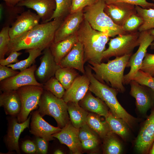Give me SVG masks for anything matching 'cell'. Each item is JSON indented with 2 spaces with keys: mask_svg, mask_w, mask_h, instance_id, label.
Wrapping results in <instances>:
<instances>
[{
  "mask_svg": "<svg viewBox=\"0 0 154 154\" xmlns=\"http://www.w3.org/2000/svg\"><path fill=\"white\" fill-rule=\"evenodd\" d=\"M44 90L48 91L59 98H62L66 90L60 82L53 76L43 84Z\"/></svg>",
  "mask_w": 154,
  "mask_h": 154,
  "instance_id": "35",
  "label": "cell"
},
{
  "mask_svg": "<svg viewBox=\"0 0 154 154\" xmlns=\"http://www.w3.org/2000/svg\"><path fill=\"white\" fill-rule=\"evenodd\" d=\"M143 23L142 19L137 12L130 16L126 20L122 27L126 32L128 33H133L137 31Z\"/></svg>",
  "mask_w": 154,
  "mask_h": 154,
  "instance_id": "36",
  "label": "cell"
},
{
  "mask_svg": "<svg viewBox=\"0 0 154 154\" xmlns=\"http://www.w3.org/2000/svg\"><path fill=\"white\" fill-rule=\"evenodd\" d=\"M10 27H3L0 32V59L5 58L11 38L9 34Z\"/></svg>",
  "mask_w": 154,
  "mask_h": 154,
  "instance_id": "37",
  "label": "cell"
},
{
  "mask_svg": "<svg viewBox=\"0 0 154 154\" xmlns=\"http://www.w3.org/2000/svg\"><path fill=\"white\" fill-rule=\"evenodd\" d=\"M149 153L151 154H154V142L149 151Z\"/></svg>",
  "mask_w": 154,
  "mask_h": 154,
  "instance_id": "49",
  "label": "cell"
},
{
  "mask_svg": "<svg viewBox=\"0 0 154 154\" xmlns=\"http://www.w3.org/2000/svg\"><path fill=\"white\" fill-rule=\"evenodd\" d=\"M154 142V109L146 120L137 138L135 148L140 153H148Z\"/></svg>",
  "mask_w": 154,
  "mask_h": 154,
  "instance_id": "18",
  "label": "cell"
},
{
  "mask_svg": "<svg viewBox=\"0 0 154 154\" xmlns=\"http://www.w3.org/2000/svg\"><path fill=\"white\" fill-rule=\"evenodd\" d=\"M148 31L150 34L154 37V29L149 30Z\"/></svg>",
  "mask_w": 154,
  "mask_h": 154,
  "instance_id": "51",
  "label": "cell"
},
{
  "mask_svg": "<svg viewBox=\"0 0 154 154\" xmlns=\"http://www.w3.org/2000/svg\"><path fill=\"white\" fill-rule=\"evenodd\" d=\"M40 17L30 10L25 11L17 17L10 27L9 34L11 39L16 38L39 24Z\"/></svg>",
  "mask_w": 154,
  "mask_h": 154,
  "instance_id": "11",
  "label": "cell"
},
{
  "mask_svg": "<svg viewBox=\"0 0 154 154\" xmlns=\"http://www.w3.org/2000/svg\"><path fill=\"white\" fill-rule=\"evenodd\" d=\"M105 119L112 132L123 139H126L128 135V130L127 124L122 119L116 117L110 112Z\"/></svg>",
  "mask_w": 154,
  "mask_h": 154,
  "instance_id": "29",
  "label": "cell"
},
{
  "mask_svg": "<svg viewBox=\"0 0 154 154\" xmlns=\"http://www.w3.org/2000/svg\"><path fill=\"white\" fill-rule=\"evenodd\" d=\"M150 46L151 49H154V41L152 42Z\"/></svg>",
  "mask_w": 154,
  "mask_h": 154,
  "instance_id": "52",
  "label": "cell"
},
{
  "mask_svg": "<svg viewBox=\"0 0 154 154\" xmlns=\"http://www.w3.org/2000/svg\"><path fill=\"white\" fill-rule=\"evenodd\" d=\"M40 58V64L35 71L36 76L39 82L44 84L54 76L60 67L56 62L50 47L43 50Z\"/></svg>",
  "mask_w": 154,
  "mask_h": 154,
  "instance_id": "16",
  "label": "cell"
},
{
  "mask_svg": "<svg viewBox=\"0 0 154 154\" xmlns=\"http://www.w3.org/2000/svg\"><path fill=\"white\" fill-rule=\"evenodd\" d=\"M38 107L37 110L42 117L47 115L53 117L61 129L69 121L67 103L48 91L44 90Z\"/></svg>",
  "mask_w": 154,
  "mask_h": 154,
  "instance_id": "6",
  "label": "cell"
},
{
  "mask_svg": "<svg viewBox=\"0 0 154 154\" xmlns=\"http://www.w3.org/2000/svg\"><path fill=\"white\" fill-rule=\"evenodd\" d=\"M78 41L77 33L65 39L52 44L50 48L57 64L59 65L61 59Z\"/></svg>",
  "mask_w": 154,
  "mask_h": 154,
  "instance_id": "25",
  "label": "cell"
},
{
  "mask_svg": "<svg viewBox=\"0 0 154 154\" xmlns=\"http://www.w3.org/2000/svg\"><path fill=\"white\" fill-rule=\"evenodd\" d=\"M78 41L82 44L84 52V62L100 64L103 60L102 54L110 37L107 34L92 28L85 19L77 32Z\"/></svg>",
  "mask_w": 154,
  "mask_h": 154,
  "instance_id": "2",
  "label": "cell"
},
{
  "mask_svg": "<svg viewBox=\"0 0 154 154\" xmlns=\"http://www.w3.org/2000/svg\"><path fill=\"white\" fill-rule=\"evenodd\" d=\"M140 70L154 77V54L146 53Z\"/></svg>",
  "mask_w": 154,
  "mask_h": 154,
  "instance_id": "39",
  "label": "cell"
},
{
  "mask_svg": "<svg viewBox=\"0 0 154 154\" xmlns=\"http://www.w3.org/2000/svg\"><path fill=\"white\" fill-rule=\"evenodd\" d=\"M42 49L38 48L26 49L25 52L29 54L27 58L16 63L10 64L7 66L14 70H19L20 71L23 70L34 64L36 58L42 54Z\"/></svg>",
  "mask_w": 154,
  "mask_h": 154,
  "instance_id": "31",
  "label": "cell"
},
{
  "mask_svg": "<svg viewBox=\"0 0 154 154\" xmlns=\"http://www.w3.org/2000/svg\"><path fill=\"white\" fill-rule=\"evenodd\" d=\"M0 106L3 108L6 115L17 117L21 112V104L17 90L3 92L0 95Z\"/></svg>",
  "mask_w": 154,
  "mask_h": 154,
  "instance_id": "23",
  "label": "cell"
},
{
  "mask_svg": "<svg viewBox=\"0 0 154 154\" xmlns=\"http://www.w3.org/2000/svg\"><path fill=\"white\" fill-rule=\"evenodd\" d=\"M147 0H104L106 5L118 2H123L138 5L146 9L152 8L154 4L148 2Z\"/></svg>",
  "mask_w": 154,
  "mask_h": 154,
  "instance_id": "40",
  "label": "cell"
},
{
  "mask_svg": "<svg viewBox=\"0 0 154 154\" xmlns=\"http://www.w3.org/2000/svg\"><path fill=\"white\" fill-rule=\"evenodd\" d=\"M37 68L34 64L29 68L20 72L15 75L0 81V90L2 92L17 90L19 88L28 85L43 87V84L37 80L35 73Z\"/></svg>",
  "mask_w": 154,
  "mask_h": 154,
  "instance_id": "10",
  "label": "cell"
},
{
  "mask_svg": "<svg viewBox=\"0 0 154 154\" xmlns=\"http://www.w3.org/2000/svg\"><path fill=\"white\" fill-rule=\"evenodd\" d=\"M90 84V79L85 74L79 75L66 90L62 98L67 103H79L89 90Z\"/></svg>",
  "mask_w": 154,
  "mask_h": 154,
  "instance_id": "21",
  "label": "cell"
},
{
  "mask_svg": "<svg viewBox=\"0 0 154 154\" xmlns=\"http://www.w3.org/2000/svg\"><path fill=\"white\" fill-rule=\"evenodd\" d=\"M104 11L114 23L121 27L130 16L137 13L135 5L123 2L106 5Z\"/></svg>",
  "mask_w": 154,
  "mask_h": 154,
  "instance_id": "20",
  "label": "cell"
},
{
  "mask_svg": "<svg viewBox=\"0 0 154 154\" xmlns=\"http://www.w3.org/2000/svg\"><path fill=\"white\" fill-rule=\"evenodd\" d=\"M79 102L80 106L85 110L105 118L109 113L108 108L105 103L98 97L93 96L89 90Z\"/></svg>",
  "mask_w": 154,
  "mask_h": 154,
  "instance_id": "24",
  "label": "cell"
},
{
  "mask_svg": "<svg viewBox=\"0 0 154 154\" xmlns=\"http://www.w3.org/2000/svg\"><path fill=\"white\" fill-rule=\"evenodd\" d=\"M133 80L141 85L149 87L154 92V77L139 70Z\"/></svg>",
  "mask_w": 154,
  "mask_h": 154,
  "instance_id": "38",
  "label": "cell"
},
{
  "mask_svg": "<svg viewBox=\"0 0 154 154\" xmlns=\"http://www.w3.org/2000/svg\"><path fill=\"white\" fill-rule=\"evenodd\" d=\"M76 70L72 68L60 67L55 72L54 76L66 90L70 87L75 79L79 75Z\"/></svg>",
  "mask_w": 154,
  "mask_h": 154,
  "instance_id": "28",
  "label": "cell"
},
{
  "mask_svg": "<svg viewBox=\"0 0 154 154\" xmlns=\"http://www.w3.org/2000/svg\"><path fill=\"white\" fill-rule=\"evenodd\" d=\"M19 72L7 66L0 65V81L13 77Z\"/></svg>",
  "mask_w": 154,
  "mask_h": 154,
  "instance_id": "43",
  "label": "cell"
},
{
  "mask_svg": "<svg viewBox=\"0 0 154 154\" xmlns=\"http://www.w3.org/2000/svg\"><path fill=\"white\" fill-rule=\"evenodd\" d=\"M139 40V47L136 52L131 55L126 66V67H130V70L124 76V84H129L140 69L147 48L154 41V37L150 34L148 31H143L140 32Z\"/></svg>",
  "mask_w": 154,
  "mask_h": 154,
  "instance_id": "9",
  "label": "cell"
},
{
  "mask_svg": "<svg viewBox=\"0 0 154 154\" xmlns=\"http://www.w3.org/2000/svg\"><path fill=\"white\" fill-rule=\"evenodd\" d=\"M22 54V52L17 51L11 52L7 58L0 59V65L7 66L10 64L18 62L19 61L18 59V58Z\"/></svg>",
  "mask_w": 154,
  "mask_h": 154,
  "instance_id": "44",
  "label": "cell"
},
{
  "mask_svg": "<svg viewBox=\"0 0 154 154\" xmlns=\"http://www.w3.org/2000/svg\"><path fill=\"white\" fill-rule=\"evenodd\" d=\"M0 6V12H4L5 16L3 27H10L18 16L25 11L23 7L11 6L5 2L1 3Z\"/></svg>",
  "mask_w": 154,
  "mask_h": 154,
  "instance_id": "30",
  "label": "cell"
},
{
  "mask_svg": "<svg viewBox=\"0 0 154 154\" xmlns=\"http://www.w3.org/2000/svg\"><path fill=\"white\" fill-rule=\"evenodd\" d=\"M152 1H153L154 2V0H152Z\"/></svg>",
  "mask_w": 154,
  "mask_h": 154,
  "instance_id": "54",
  "label": "cell"
},
{
  "mask_svg": "<svg viewBox=\"0 0 154 154\" xmlns=\"http://www.w3.org/2000/svg\"><path fill=\"white\" fill-rule=\"evenodd\" d=\"M132 54L116 57L106 63L96 64L89 62L88 64L94 73V77L102 83H107L121 92L125 91L123 85L124 72Z\"/></svg>",
  "mask_w": 154,
  "mask_h": 154,
  "instance_id": "4",
  "label": "cell"
},
{
  "mask_svg": "<svg viewBox=\"0 0 154 154\" xmlns=\"http://www.w3.org/2000/svg\"><path fill=\"white\" fill-rule=\"evenodd\" d=\"M137 13L142 18L143 23L138 31L139 32L154 29V9L143 8L135 5Z\"/></svg>",
  "mask_w": 154,
  "mask_h": 154,
  "instance_id": "32",
  "label": "cell"
},
{
  "mask_svg": "<svg viewBox=\"0 0 154 154\" xmlns=\"http://www.w3.org/2000/svg\"><path fill=\"white\" fill-rule=\"evenodd\" d=\"M63 20L56 19L40 23L16 38L11 39L6 54L14 51L38 48L43 50L54 42L56 32Z\"/></svg>",
  "mask_w": 154,
  "mask_h": 154,
  "instance_id": "1",
  "label": "cell"
},
{
  "mask_svg": "<svg viewBox=\"0 0 154 154\" xmlns=\"http://www.w3.org/2000/svg\"><path fill=\"white\" fill-rule=\"evenodd\" d=\"M56 7L51 18L64 20L70 12L72 0H55Z\"/></svg>",
  "mask_w": 154,
  "mask_h": 154,
  "instance_id": "34",
  "label": "cell"
},
{
  "mask_svg": "<svg viewBox=\"0 0 154 154\" xmlns=\"http://www.w3.org/2000/svg\"><path fill=\"white\" fill-rule=\"evenodd\" d=\"M129 84L131 86L130 94L135 98L137 108L141 113H146L154 102V92L149 87L133 80Z\"/></svg>",
  "mask_w": 154,
  "mask_h": 154,
  "instance_id": "14",
  "label": "cell"
},
{
  "mask_svg": "<svg viewBox=\"0 0 154 154\" xmlns=\"http://www.w3.org/2000/svg\"><path fill=\"white\" fill-rule=\"evenodd\" d=\"M152 9H154V4H153V5L152 7Z\"/></svg>",
  "mask_w": 154,
  "mask_h": 154,
  "instance_id": "53",
  "label": "cell"
},
{
  "mask_svg": "<svg viewBox=\"0 0 154 154\" xmlns=\"http://www.w3.org/2000/svg\"><path fill=\"white\" fill-rule=\"evenodd\" d=\"M30 132L36 137L43 138L48 141L54 139L52 135L60 131L61 129L49 124L42 118L37 110L31 114Z\"/></svg>",
  "mask_w": 154,
  "mask_h": 154,
  "instance_id": "17",
  "label": "cell"
},
{
  "mask_svg": "<svg viewBox=\"0 0 154 154\" xmlns=\"http://www.w3.org/2000/svg\"><path fill=\"white\" fill-rule=\"evenodd\" d=\"M44 90L43 87L35 85L24 86L17 90L21 104V112L17 117L19 123L25 121L30 112L38 106Z\"/></svg>",
  "mask_w": 154,
  "mask_h": 154,
  "instance_id": "8",
  "label": "cell"
},
{
  "mask_svg": "<svg viewBox=\"0 0 154 154\" xmlns=\"http://www.w3.org/2000/svg\"><path fill=\"white\" fill-rule=\"evenodd\" d=\"M97 135L86 123L79 128V136L81 142L89 139L98 138Z\"/></svg>",
  "mask_w": 154,
  "mask_h": 154,
  "instance_id": "41",
  "label": "cell"
},
{
  "mask_svg": "<svg viewBox=\"0 0 154 154\" xmlns=\"http://www.w3.org/2000/svg\"><path fill=\"white\" fill-rule=\"evenodd\" d=\"M67 104L71 122L74 127L79 129L86 123L88 113L79 105V103L70 102Z\"/></svg>",
  "mask_w": 154,
  "mask_h": 154,
  "instance_id": "26",
  "label": "cell"
},
{
  "mask_svg": "<svg viewBox=\"0 0 154 154\" xmlns=\"http://www.w3.org/2000/svg\"><path fill=\"white\" fill-rule=\"evenodd\" d=\"M85 74L90 82L89 90L105 103L114 116L122 119L127 125L131 127L136 119L128 113L119 103L116 97L118 91L97 80L88 65L85 66Z\"/></svg>",
  "mask_w": 154,
  "mask_h": 154,
  "instance_id": "3",
  "label": "cell"
},
{
  "mask_svg": "<svg viewBox=\"0 0 154 154\" xmlns=\"http://www.w3.org/2000/svg\"><path fill=\"white\" fill-rule=\"evenodd\" d=\"M83 46L78 41L68 53L60 60L59 65L62 68H74L85 74Z\"/></svg>",
  "mask_w": 154,
  "mask_h": 154,
  "instance_id": "22",
  "label": "cell"
},
{
  "mask_svg": "<svg viewBox=\"0 0 154 154\" xmlns=\"http://www.w3.org/2000/svg\"><path fill=\"white\" fill-rule=\"evenodd\" d=\"M97 0H72L70 13L82 10L86 7L94 3Z\"/></svg>",
  "mask_w": 154,
  "mask_h": 154,
  "instance_id": "42",
  "label": "cell"
},
{
  "mask_svg": "<svg viewBox=\"0 0 154 154\" xmlns=\"http://www.w3.org/2000/svg\"><path fill=\"white\" fill-rule=\"evenodd\" d=\"M54 153L55 154H63V153L61 150L57 149L54 151Z\"/></svg>",
  "mask_w": 154,
  "mask_h": 154,
  "instance_id": "50",
  "label": "cell"
},
{
  "mask_svg": "<svg viewBox=\"0 0 154 154\" xmlns=\"http://www.w3.org/2000/svg\"><path fill=\"white\" fill-rule=\"evenodd\" d=\"M21 149L25 153L28 154L37 153L36 146L34 142L29 140L24 141L21 145Z\"/></svg>",
  "mask_w": 154,
  "mask_h": 154,
  "instance_id": "46",
  "label": "cell"
},
{
  "mask_svg": "<svg viewBox=\"0 0 154 154\" xmlns=\"http://www.w3.org/2000/svg\"><path fill=\"white\" fill-rule=\"evenodd\" d=\"M37 147V153L45 154L48 150V141L42 137H37L35 141Z\"/></svg>",
  "mask_w": 154,
  "mask_h": 154,
  "instance_id": "45",
  "label": "cell"
},
{
  "mask_svg": "<svg viewBox=\"0 0 154 154\" xmlns=\"http://www.w3.org/2000/svg\"><path fill=\"white\" fill-rule=\"evenodd\" d=\"M99 116L94 113H88L86 122L94 131L104 139L112 132L106 121H102Z\"/></svg>",
  "mask_w": 154,
  "mask_h": 154,
  "instance_id": "27",
  "label": "cell"
},
{
  "mask_svg": "<svg viewBox=\"0 0 154 154\" xmlns=\"http://www.w3.org/2000/svg\"><path fill=\"white\" fill-rule=\"evenodd\" d=\"M16 5L35 10L40 17L41 23L51 21L56 7L55 0H23Z\"/></svg>",
  "mask_w": 154,
  "mask_h": 154,
  "instance_id": "19",
  "label": "cell"
},
{
  "mask_svg": "<svg viewBox=\"0 0 154 154\" xmlns=\"http://www.w3.org/2000/svg\"><path fill=\"white\" fill-rule=\"evenodd\" d=\"M84 19L83 10L70 13L56 31L53 42H59L76 33Z\"/></svg>",
  "mask_w": 154,
  "mask_h": 154,
  "instance_id": "13",
  "label": "cell"
},
{
  "mask_svg": "<svg viewBox=\"0 0 154 154\" xmlns=\"http://www.w3.org/2000/svg\"><path fill=\"white\" fill-rule=\"evenodd\" d=\"M31 115L24 122L20 123L16 117H12L8 120V129L4 137V141L10 152L15 151L20 153L19 140L21 133L26 128H29Z\"/></svg>",
  "mask_w": 154,
  "mask_h": 154,
  "instance_id": "12",
  "label": "cell"
},
{
  "mask_svg": "<svg viewBox=\"0 0 154 154\" xmlns=\"http://www.w3.org/2000/svg\"><path fill=\"white\" fill-rule=\"evenodd\" d=\"M79 129L74 127L69 121L60 131L52 135L66 145L73 154H80L82 149L79 138Z\"/></svg>",
  "mask_w": 154,
  "mask_h": 154,
  "instance_id": "15",
  "label": "cell"
},
{
  "mask_svg": "<svg viewBox=\"0 0 154 154\" xmlns=\"http://www.w3.org/2000/svg\"><path fill=\"white\" fill-rule=\"evenodd\" d=\"M106 4L104 0H97L93 4L83 10L84 19L94 29L114 37L120 34L128 33L121 27L114 23L105 13Z\"/></svg>",
  "mask_w": 154,
  "mask_h": 154,
  "instance_id": "5",
  "label": "cell"
},
{
  "mask_svg": "<svg viewBox=\"0 0 154 154\" xmlns=\"http://www.w3.org/2000/svg\"><path fill=\"white\" fill-rule=\"evenodd\" d=\"M104 151L106 154H119L122 151V147L118 140L112 132L104 139Z\"/></svg>",
  "mask_w": 154,
  "mask_h": 154,
  "instance_id": "33",
  "label": "cell"
},
{
  "mask_svg": "<svg viewBox=\"0 0 154 154\" xmlns=\"http://www.w3.org/2000/svg\"><path fill=\"white\" fill-rule=\"evenodd\" d=\"M6 4L10 5L15 6L23 0H2Z\"/></svg>",
  "mask_w": 154,
  "mask_h": 154,
  "instance_id": "48",
  "label": "cell"
},
{
  "mask_svg": "<svg viewBox=\"0 0 154 154\" xmlns=\"http://www.w3.org/2000/svg\"><path fill=\"white\" fill-rule=\"evenodd\" d=\"M140 32L137 31L124 34H120L110 39L108 47L103 52V60L113 56L121 57L132 54L134 48L139 46V37Z\"/></svg>",
  "mask_w": 154,
  "mask_h": 154,
  "instance_id": "7",
  "label": "cell"
},
{
  "mask_svg": "<svg viewBox=\"0 0 154 154\" xmlns=\"http://www.w3.org/2000/svg\"><path fill=\"white\" fill-rule=\"evenodd\" d=\"M82 149L89 150L96 148L98 144V138L89 139L81 142Z\"/></svg>",
  "mask_w": 154,
  "mask_h": 154,
  "instance_id": "47",
  "label": "cell"
}]
</instances>
